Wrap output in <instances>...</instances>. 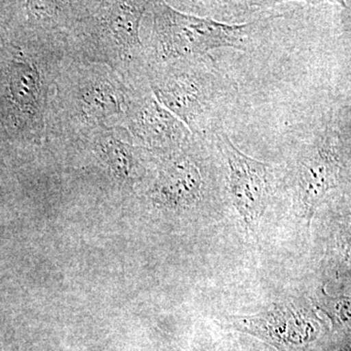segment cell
Here are the masks:
<instances>
[{
	"label": "cell",
	"instance_id": "6da1fadb",
	"mask_svg": "<svg viewBox=\"0 0 351 351\" xmlns=\"http://www.w3.org/2000/svg\"><path fill=\"white\" fill-rule=\"evenodd\" d=\"M64 58L62 41L17 29L0 40V145L7 156L45 147L51 92Z\"/></svg>",
	"mask_w": 351,
	"mask_h": 351
},
{
	"label": "cell",
	"instance_id": "7a4b0ae2",
	"mask_svg": "<svg viewBox=\"0 0 351 351\" xmlns=\"http://www.w3.org/2000/svg\"><path fill=\"white\" fill-rule=\"evenodd\" d=\"M147 91L129 84L108 66L66 56L51 92L46 145L119 128Z\"/></svg>",
	"mask_w": 351,
	"mask_h": 351
},
{
	"label": "cell",
	"instance_id": "3957f363",
	"mask_svg": "<svg viewBox=\"0 0 351 351\" xmlns=\"http://www.w3.org/2000/svg\"><path fill=\"white\" fill-rule=\"evenodd\" d=\"M151 1H73L66 56L103 64L129 84L149 88L141 38Z\"/></svg>",
	"mask_w": 351,
	"mask_h": 351
},
{
	"label": "cell",
	"instance_id": "277c9868",
	"mask_svg": "<svg viewBox=\"0 0 351 351\" xmlns=\"http://www.w3.org/2000/svg\"><path fill=\"white\" fill-rule=\"evenodd\" d=\"M147 85L157 101L193 136L213 137L239 93V85L211 55L147 66Z\"/></svg>",
	"mask_w": 351,
	"mask_h": 351
},
{
	"label": "cell",
	"instance_id": "5b68a950",
	"mask_svg": "<svg viewBox=\"0 0 351 351\" xmlns=\"http://www.w3.org/2000/svg\"><path fill=\"white\" fill-rule=\"evenodd\" d=\"M147 14L152 24L149 43L145 44L147 66L202 56L219 48L246 51L263 21L272 16L241 25L226 24L211 18L182 13L167 2L151 1Z\"/></svg>",
	"mask_w": 351,
	"mask_h": 351
},
{
	"label": "cell",
	"instance_id": "8992f818",
	"mask_svg": "<svg viewBox=\"0 0 351 351\" xmlns=\"http://www.w3.org/2000/svg\"><path fill=\"white\" fill-rule=\"evenodd\" d=\"M293 167L298 211L309 226L328 193L350 174V107L343 112L331 110L323 117L311 137L302 143Z\"/></svg>",
	"mask_w": 351,
	"mask_h": 351
},
{
	"label": "cell",
	"instance_id": "52a82bcc",
	"mask_svg": "<svg viewBox=\"0 0 351 351\" xmlns=\"http://www.w3.org/2000/svg\"><path fill=\"white\" fill-rule=\"evenodd\" d=\"M214 141L228 170V191L245 230L257 228L274 195L277 168L247 156L221 129Z\"/></svg>",
	"mask_w": 351,
	"mask_h": 351
},
{
	"label": "cell",
	"instance_id": "ba28073f",
	"mask_svg": "<svg viewBox=\"0 0 351 351\" xmlns=\"http://www.w3.org/2000/svg\"><path fill=\"white\" fill-rule=\"evenodd\" d=\"M226 324L283 350L301 348L320 334V321L306 306L281 302L252 315L228 316Z\"/></svg>",
	"mask_w": 351,
	"mask_h": 351
},
{
	"label": "cell",
	"instance_id": "9c48e42d",
	"mask_svg": "<svg viewBox=\"0 0 351 351\" xmlns=\"http://www.w3.org/2000/svg\"><path fill=\"white\" fill-rule=\"evenodd\" d=\"M115 130L132 144L160 152L176 151L193 138L188 127L163 107L151 90L138 98L124 123Z\"/></svg>",
	"mask_w": 351,
	"mask_h": 351
},
{
	"label": "cell",
	"instance_id": "30bf717a",
	"mask_svg": "<svg viewBox=\"0 0 351 351\" xmlns=\"http://www.w3.org/2000/svg\"><path fill=\"white\" fill-rule=\"evenodd\" d=\"M314 306L317 307L331 320L335 329H350L351 301L350 297H331L327 294L325 289H321L315 299L313 300Z\"/></svg>",
	"mask_w": 351,
	"mask_h": 351
},
{
	"label": "cell",
	"instance_id": "8fae6325",
	"mask_svg": "<svg viewBox=\"0 0 351 351\" xmlns=\"http://www.w3.org/2000/svg\"><path fill=\"white\" fill-rule=\"evenodd\" d=\"M16 1H0V40L10 32Z\"/></svg>",
	"mask_w": 351,
	"mask_h": 351
},
{
	"label": "cell",
	"instance_id": "7c38bea8",
	"mask_svg": "<svg viewBox=\"0 0 351 351\" xmlns=\"http://www.w3.org/2000/svg\"><path fill=\"white\" fill-rule=\"evenodd\" d=\"M6 156L7 154H5V152L3 151V149H2L1 145H0V167H1V166H3L4 163H5Z\"/></svg>",
	"mask_w": 351,
	"mask_h": 351
},
{
	"label": "cell",
	"instance_id": "4fadbf2b",
	"mask_svg": "<svg viewBox=\"0 0 351 351\" xmlns=\"http://www.w3.org/2000/svg\"><path fill=\"white\" fill-rule=\"evenodd\" d=\"M336 351H350V346H346L345 348H341V350H336Z\"/></svg>",
	"mask_w": 351,
	"mask_h": 351
}]
</instances>
